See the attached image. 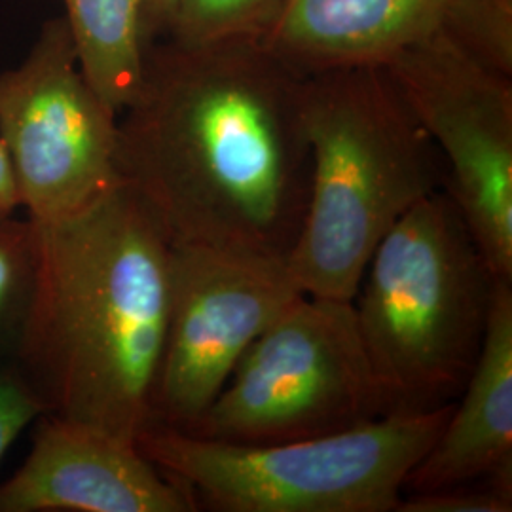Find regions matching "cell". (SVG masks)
I'll return each mask as SVG.
<instances>
[{
	"label": "cell",
	"mask_w": 512,
	"mask_h": 512,
	"mask_svg": "<svg viewBox=\"0 0 512 512\" xmlns=\"http://www.w3.org/2000/svg\"><path fill=\"white\" fill-rule=\"evenodd\" d=\"M304 78L262 44H152L116 162L173 243L289 258L310 198Z\"/></svg>",
	"instance_id": "6da1fadb"
},
{
	"label": "cell",
	"mask_w": 512,
	"mask_h": 512,
	"mask_svg": "<svg viewBox=\"0 0 512 512\" xmlns=\"http://www.w3.org/2000/svg\"><path fill=\"white\" fill-rule=\"evenodd\" d=\"M37 226V293L16 366L46 414L135 442L152 425L173 241L124 181Z\"/></svg>",
	"instance_id": "7a4b0ae2"
},
{
	"label": "cell",
	"mask_w": 512,
	"mask_h": 512,
	"mask_svg": "<svg viewBox=\"0 0 512 512\" xmlns=\"http://www.w3.org/2000/svg\"><path fill=\"white\" fill-rule=\"evenodd\" d=\"M310 198L287 258L300 291L353 300L378 243L444 188V162L380 67L304 78Z\"/></svg>",
	"instance_id": "3957f363"
},
{
	"label": "cell",
	"mask_w": 512,
	"mask_h": 512,
	"mask_svg": "<svg viewBox=\"0 0 512 512\" xmlns=\"http://www.w3.org/2000/svg\"><path fill=\"white\" fill-rule=\"evenodd\" d=\"M497 281L444 188L387 232L351 300L387 414L456 403L475 370Z\"/></svg>",
	"instance_id": "277c9868"
},
{
	"label": "cell",
	"mask_w": 512,
	"mask_h": 512,
	"mask_svg": "<svg viewBox=\"0 0 512 512\" xmlns=\"http://www.w3.org/2000/svg\"><path fill=\"white\" fill-rule=\"evenodd\" d=\"M452 408L387 414L346 431L272 444L150 425L135 444L209 511L395 512Z\"/></svg>",
	"instance_id": "5b68a950"
},
{
	"label": "cell",
	"mask_w": 512,
	"mask_h": 512,
	"mask_svg": "<svg viewBox=\"0 0 512 512\" xmlns=\"http://www.w3.org/2000/svg\"><path fill=\"white\" fill-rule=\"evenodd\" d=\"M387 416L351 300L302 294L245 351L228 384L188 431L272 444Z\"/></svg>",
	"instance_id": "8992f818"
},
{
	"label": "cell",
	"mask_w": 512,
	"mask_h": 512,
	"mask_svg": "<svg viewBox=\"0 0 512 512\" xmlns=\"http://www.w3.org/2000/svg\"><path fill=\"white\" fill-rule=\"evenodd\" d=\"M0 141L37 224L71 217L122 181L118 114L82 73L65 16L48 19L27 57L0 73Z\"/></svg>",
	"instance_id": "52a82bcc"
},
{
	"label": "cell",
	"mask_w": 512,
	"mask_h": 512,
	"mask_svg": "<svg viewBox=\"0 0 512 512\" xmlns=\"http://www.w3.org/2000/svg\"><path fill=\"white\" fill-rule=\"evenodd\" d=\"M444 162V190L497 279L512 281V74L448 40L380 67Z\"/></svg>",
	"instance_id": "ba28073f"
},
{
	"label": "cell",
	"mask_w": 512,
	"mask_h": 512,
	"mask_svg": "<svg viewBox=\"0 0 512 512\" xmlns=\"http://www.w3.org/2000/svg\"><path fill=\"white\" fill-rule=\"evenodd\" d=\"M302 294L287 260L173 243L152 425L188 431L245 351Z\"/></svg>",
	"instance_id": "9c48e42d"
},
{
	"label": "cell",
	"mask_w": 512,
	"mask_h": 512,
	"mask_svg": "<svg viewBox=\"0 0 512 512\" xmlns=\"http://www.w3.org/2000/svg\"><path fill=\"white\" fill-rule=\"evenodd\" d=\"M431 40L512 74V0H289L264 46L308 76L382 67Z\"/></svg>",
	"instance_id": "30bf717a"
},
{
	"label": "cell",
	"mask_w": 512,
	"mask_h": 512,
	"mask_svg": "<svg viewBox=\"0 0 512 512\" xmlns=\"http://www.w3.org/2000/svg\"><path fill=\"white\" fill-rule=\"evenodd\" d=\"M198 501L135 442L44 414L23 465L0 484V512H194Z\"/></svg>",
	"instance_id": "8fae6325"
},
{
	"label": "cell",
	"mask_w": 512,
	"mask_h": 512,
	"mask_svg": "<svg viewBox=\"0 0 512 512\" xmlns=\"http://www.w3.org/2000/svg\"><path fill=\"white\" fill-rule=\"evenodd\" d=\"M492 482L512 492V281L499 279L475 370L404 492Z\"/></svg>",
	"instance_id": "7c38bea8"
},
{
	"label": "cell",
	"mask_w": 512,
	"mask_h": 512,
	"mask_svg": "<svg viewBox=\"0 0 512 512\" xmlns=\"http://www.w3.org/2000/svg\"><path fill=\"white\" fill-rule=\"evenodd\" d=\"M80 69L118 116L141 88L148 50L145 0H63Z\"/></svg>",
	"instance_id": "4fadbf2b"
},
{
	"label": "cell",
	"mask_w": 512,
	"mask_h": 512,
	"mask_svg": "<svg viewBox=\"0 0 512 512\" xmlns=\"http://www.w3.org/2000/svg\"><path fill=\"white\" fill-rule=\"evenodd\" d=\"M289 0H179L164 40L183 48L266 44Z\"/></svg>",
	"instance_id": "5bb4252c"
},
{
	"label": "cell",
	"mask_w": 512,
	"mask_h": 512,
	"mask_svg": "<svg viewBox=\"0 0 512 512\" xmlns=\"http://www.w3.org/2000/svg\"><path fill=\"white\" fill-rule=\"evenodd\" d=\"M38 255L37 224L0 217V368L18 361L37 293Z\"/></svg>",
	"instance_id": "9a60e30c"
},
{
	"label": "cell",
	"mask_w": 512,
	"mask_h": 512,
	"mask_svg": "<svg viewBox=\"0 0 512 512\" xmlns=\"http://www.w3.org/2000/svg\"><path fill=\"white\" fill-rule=\"evenodd\" d=\"M512 492L492 482H471L425 492H404L395 512H511Z\"/></svg>",
	"instance_id": "2e32d148"
},
{
	"label": "cell",
	"mask_w": 512,
	"mask_h": 512,
	"mask_svg": "<svg viewBox=\"0 0 512 512\" xmlns=\"http://www.w3.org/2000/svg\"><path fill=\"white\" fill-rule=\"evenodd\" d=\"M46 406L16 365L0 368V461L19 435L40 416Z\"/></svg>",
	"instance_id": "e0dca14e"
},
{
	"label": "cell",
	"mask_w": 512,
	"mask_h": 512,
	"mask_svg": "<svg viewBox=\"0 0 512 512\" xmlns=\"http://www.w3.org/2000/svg\"><path fill=\"white\" fill-rule=\"evenodd\" d=\"M21 209L18 184L6 148L0 141V217L16 215Z\"/></svg>",
	"instance_id": "ac0fdd59"
},
{
	"label": "cell",
	"mask_w": 512,
	"mask_h": 512,
	"mask_svg": "<svg viewBox=\"0 0 512 512\" xmlns=\"http://www.w3.org/2000/svg\"><path fill=\"white\" fill-rule=\"evenodd\" d=\"M179 0H145L147 8V33L150 44L164 40L171 25Z\"/></svg>",
	"instance_id": "d6986e66"
}]
</instances>
